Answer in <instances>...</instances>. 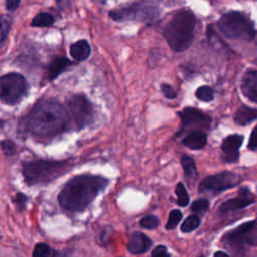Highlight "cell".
I'll return each instance as SVG.
<instances>
[{
  "label": "cell",
  "mask_w": 257,
  "mask_h": 257,
  "mask_svg": "<svg viewBox=\"0 0 257 257\" xmlns=\"http://www.w3.org/2000/svg\"><path fill=\"white\" fill-rule=\"evenodd\" d=\"M69 115L66 108L54 100H44L27 115L26 130L38 138H53L67 130Z\"/></svg>",
  "instance_id": "2"
},
{
  "label": "cell",
  "mask_w": 257,
  "mask_h": 257,
  "mask_svg": "<svg viewBox=\"0 0 257 257\" xmlns=\"http://www.w3.org/2000/svg\"><path fill=\"white\" fill-rule=\"evenodd\" d=\"M181 164H182V167L184 169L185 176L189 179L194 178L195 175H196L195 161L191 157H189L187 155H183L182 158H181Z\"/></svg>",
  "instance_id": "21"
},
{
  "label": "cell",
  "mask_w": 257,
  "mask_h": 257,
  "mask_svg": "<svg viewBox=\"0 0 257 257\" xmlns=\"http://www.w3.org/2000/svg\"><path fill=\"white\" fill-rule=\"evenodd\" d=\"M248 149L250 150H255L257 149V125L254 127L252 131L249 143H248Z\"/></svg>",
  "instance_id": "34"
},
{
  "label": "cell",
  "mask_w": 257,
  "mask_h": 257,
  "mask_svg": "<svg viewBox=\"0 0 257 257\" xmlns=\"http://www.w3.org/2000/svg\"><path fill=\"white\" fill-rule=\"evenodd\" d=\"M179 116L181 118V130L177 134L179 136L186 128L198 127V128H207L210 126L211 117L204 113L202 110L195 107H185L179 111Z\"/></svg>",
  "instance_id": "11"
},
{
  "label": "cell",
  "mask_w": 257,
  "mask_h": 257,
  "mask_svg": "<svg viewBox=\"0 0 257 257\" xmlns=\"http://www.w3.org/2000/svg\"><path fill=\"white\" fill-rule=\"evenodd\" d=\"M196 96L199 100L209 102L214 99V91L210 86L203 85L196 90Z\"/></svg>",
  "instance_id": "25"
},
{
  "label": "cell",
  "mask_w": 257,
  "mask_h": 257,
  "mask_svg": "<svg viewBox=\"0 0 257 257\" xmlns=\"http://www.w3.org/2000/svg\"><path fill=\"white\" fill-rule=\"evenodd\" d=\"M199 225H200V219L195 215H191L181 225V231L183 233H189L197 229Z\"/></svg>",
  "instance_id": "24"
},
{
  "label": "cell",
  "mask_w": 257,
  "mask_h": 257,
  "mask_svg": "<svg viewBox=\"0 0 257 257\" xmlns=\"http://www.w3.org/2000/svg\"><path fill=\"white\" fill-rule=\"evenodd\" d=\"M0 147H1L2 151H3V153H4L5 155H7V156H11V155L15 154V152H16V146H15V144H14L12 141H10V140H4V141H2V142L0 143Z\"/></svg>",
  "instance_id": "31"
},
{
  "label": "cell",
  "mask_w": 257,
  "mask_h": 257,
  "mask_svg": "<svg viewBox=\"0 0 257 257\" xmlns=\"http://www.w3.org/2000/svg\"><path fill=\"white\" fill-rule=\"evenodd\" d=\"M27 201H28V197L26 195H24L23 193L19 192L17 193L13 199H12V202L16 205V207L19 209V210H24L25 207H26V204H27Z\"/></svg>",
  "instance_id": "30"
},
{
  "label": "cell",
  "mask_w": 257,
  "mask_h": 257,
  "mask_svg": "<svg viewBox=\"0 0 257 257\" xmlns=\"http://www.w3.org/2000/svg\"><path fill=\"white\" fill-rule=\"evenodd\" d=\"M68 110L77 128H83L93 121L94 109L92 103L83 94H75L68 100Z\"/></svg>",
  "instance_id": "10"
},
{
  "label": "cell",
  "mask_w": 257,
  "mask_h": 257,
  "mask_svg": "<svg viewBox=\"0 0 257 257\" xmlns=\"http://www.w3.org/2000/svg\"><path fill=\"white\" fill-rule=\"evenodd\" d=\"M70 170V162L34 160L22 164V175L29 186L45 185Z\"/></svg>",
  "instance_id": "4"
},
{
  "label": "cell",
  "mask_w": 257,
  "mask_h": 257,
  "mask_svg": "<svg viewBox=\"0 0 257 257\" xmlns=\"http://www.w3.org/2000/svg\"><path fill=\"white\" fill-rule=\"evenodd\" d=\"M90 52H91L90 45L84 39H80V40L72 43L69 48L70 56L73 59H75L76 61L85 60L89 56Z\"/></svg>",
  "instance_id": "18"
},
{
  "label": "cell",
  "mask_w": 257,
  "mask_h": 257,
  "mask_svg": "<svg viewBox=\"0 0 257 257\" xmlns=\"http://www.w3.org/2000/svg\"><path fill=\"white\" fill-rule=\"evenodd\" d=\"M96 1H97V2H99V3H101V4H104L106 0H96Z\"/></svg>",
  "instance_id": "38"
},
{
  "label": "cell",
  "mask_w": 257,
  "mask_h": 257,
  "mask_svg": "<svg viewBox=\"0 0 257 257\" xmlns=\"http://www.w3.org/2000/svg\"><path fill=\"white\" fill-rule=\"evenodd\" d=\"M257 119V108L241 105L234 114V121L239 125H247Z\"/></svg>",
  "instance_id": "17"
},
{
  "label": "cell",
  "mask_w": 257,
  "mask_h": 257,
  "mask_svg": "<svg viewBox=\"0 0 257 257\" xmlns=\"http://www.w3.org/2000/svg\"><path fill=\"white\" fill-rule=\"evenodd\" d=\"M56 2H57L58 7L62 10L68 8L70 5V0H56Z\"/></svg>",
  "instance_id": "36"
},
{
  "label": "cell",
  "mask_w": 257,
  "mask_h": 257,
  "mask_svg": "<svg viewBox=\"0 0 257 257\" xmlns=\"http://www.w3.org/2000/svg\"><path fill=\"white\" fill-rule=\"evenodd\" d=\"M254 202H255L254 198H252L251 195L247 196V195L240 194V196H238L236 198H233V199L223 202L219 207V213L226 214V213H229L232 211L243 209V208L253 204Z\"/></svg>",
  "instance_id": "15"
},
{
  "label": "cell",
  "mask_w": 257,
  "mask_h": 257,
  "mask_svg": "<svg viewBox=\"0 0 257 257\" xmlns=\"http://www.w3.org/2000/svg\"><path fill=\"white\" fill-rule=\"evenodd\" d=\"M218 27L228 38L250 41L256 35L253 22L242 12L229 11L221 16Z\"/></svg>",
  "instance_id": "5"
},
{
  "label": "cell",
  "mask_w": 257,
  "mask_h": 257,
  "mask_svg": "<svg viewBox=\"0 0 257 257\" xmlns=\"http://www.w3.org/2000/svg\"><path fill=\"white\" fill-rule=\"evenodd\" d=\"M72 64H73V62L70 61L66 57H55L48 65L49 80L55 79L57 76H59L63 71H65Z\"/></svg>",
  "instance_id": "19"
},
{
  "label": "cell",
  "mask_w": 257,
  "mask_h": 257,
  "mask_svg": "<svg viewBox=\"0 0 257 257\" xmlns=\"http://www.w3.org/2000/svg\"><path fill=\"white\" fill-rule=\"evenodd\" d=\"M27 92L25 77L16 72H10L0 76V101L14 105L18 103Z\"/></svg>",
  "instance_id": "7"
},
{
  "label": "cell",
  "mask_w": 257,
  "mask_h": 257,
  "mask_svg": "<svg viewBox=\"0 0 257 257\" xmlns=\"http://www.w3.org/2000/svg\"><path fill=\"white\" fill-rule=\"evenodd\" d=\"M159 8L151 2H138L127 7L113 9L109 12V17L115 21L138 20L143 22L154 21L159 16Z\"/></svg>",
  "instance_id": "8"
},
{
  "label": "cell",
  "mask_w": 257,
  "mask_h": 257,
  "mask_svg": "<svg viewBox=\"0 0 257 257\" xmlns=\"http://www.w3.org/2000/svg\"><path fill=\"white\" fill-rule=\"evenodd\" d=\"M54 23V17L47 12H40L32 19L31 26L34 27H46Z\"/></svg>",
  "instance_id": "20"
},
{
  "label": "cell",
  "mask_w": 257,
  "mask_h": 257,
  "mask_svg": "<svg viewBox=\"0 0 257 257\" xmlns=\"http://www.w3.org/2000/svg\"><path fill=\"white\" fill-rule=\"evenodd\" d=\"M222 244L230 251L240 253L248 247H257V222L250 221L241 224L227 232L222 237Z\"/></svg>",
  "instance_id": "6"
},
{
  "label": "cell",
  "mask_w": 257,
  "mask_h": 257,
  "mask_svg": "<svg viewBox=\"0 0 257 257\" xmlns=\"http://www.w3.org/2000/svg\"><path fill=\"white\" fill-rule=\"evenodd\" d=\"M159 224H160L159 218L154 215H147L140 220V226L144 229L152 230V229L157 228L159 226Z\"/></svg>",
  "instance_id": "28"
},
{
  "label": "cell",
  "mask_w": 257,
  "mask_h": 257,
  "mask_svg": "<svg viewBox=\"0 0 257 257\" xmlns=\"http://www.w3.org/2000/svg\"><path fill=\"white\" fill-rule=\"evenodd\" d=\"M152 246V240L141 232L133 233L127 242V250L131 254L139 255L147 252Z\"/></svg>",
  "instance_id": "14"
},
{
  "label": "cell",
  "mask_w": 257,
  "mask_h": 257,
  "mask_svg": "<svg viewBox=\"0 0 257 257\" xmlns=\"http://www.w3.org/2000/svg\"><path fill=\"white\" fill-rule=\"evenodd\" d=\"M243 95L252 102L257 103V69H247L241 78Z\"/></svg>",
  "instance_id": "13"
},
{
  "label": "cell",
  "mask_w": 257,
  "mask_h": 257,
  "mask_svg": "<svg viewBox=\"0 0 257 257\" xmlns=\"http://www.w3.org/2000/svg\"><path fill=\"white\" fill-rule=\"evenodd\" d=\"M20 1L21 0H6V8L9 11H13L19 6Z\"/></svg>",
  "instance_id": "35"
},
{
  "label": "cell",
  "mask_w": 257,
  "mask_h": 257,
  "mask_svg": "<svg viewBox=\"0 0 257 257\" xmlns=\"http://www.w3.org/2000/svg\"><path fill=\"white\" fill-rule=\"evenodd\" d=\"M152 256H154V257H163V256L169 257L170 254L168 253L167 248H166L165 246L159 245V246H157V247L152 251Z\"/></svg>",
  "instance_id": "33"
},
{
  "label": "cell",
  "mask_w": 257,
  "mask_h": 257,
  "mask_svg": "<svg viewBox=\"0 0 257 257\" xmlns=\"http://www.w3.org/2000/svg\"><path fill=\"white\" fill-rule=\"evenodd\" d=\"M176 195L178 197V205L181 207H186L189 204L190 198L187 192L186 187L184 186L183 183H179L175 189Z\"/></svg>",
  "instance_id": "23"
},
{
  "label": "cell",
  "mask_w": 257,
  "mask_h": 257,
  "mask_svg": "<svg viewBox=\"0 0 257 257\" xmlns=\"http://www.w3.org/2000/svg\"><path fill=\"white\" fill-rule=\"evenodd\" d=\"M11 17L8 14L0 15V43L6 38L10 26H11Z\"/></svg>",
  "instance_id": "26"
},
{
  "label": "cell",
  "mask_w": 257,
  "mask_h": 257,
  "mask_svg": "<svg viewBox=\"0 0 257 257\" xmlns=\"http://www.w3.org/2000/svg\"><path fill=\"white\" fill-rule=\"evenodd\" d=\"M161 90H162L163 94L169 99H174L177 97V92L174 90V88L171 85H169L167 83H162Z\"/></svg>",
  "instance_id": "32"
},
{
  "label": "cell",
  "mask_w": 257,
  "mask_h": 257,
  "mask_svg": "<svg viewBox=\"0 0 257 257\" xmlns=\"http://www.w3.org/2000/svg\"><path fill=\"white\" fill-rule=\"evenodd\" d=\"M244 137L242 135H230L221 144V159L225 163H235L239 159V149L242 146Z\"/></svg>",
  "instance_id": "12"
},
{
  "label": "cell",
  "mask_w": 257,
  "mask_h": 257,
  "mask_svg": "<svg viewBox=\"0 0 257 257\" xmlns=\"http://www.w3.org/2000/svg\"><path fill=\"white\" fill-rule=\"evenodd\" d=\"M183 215H182V212L180 210H172L169 214V219L167 221V224H166V229L167 230H172V229H175L177 227V225L180 223L181 219H182Z\"/></svg>",
  "instance_id": "27"
},
{
  "label": "cell",
  "mask_w": 257,
  "mask_h": 257,
  "mask_svg": "<svg viewBox=\"0 0 257 257\" xmlns=\"http://www.w3.org/2000/svg\"><path fill=\"white\" fill-rule=\"evenodd\" d=\"M56 254L57 252L55 250L51 249L48 245L44 243L36 244L32 252L33 257H48V256H54Z\"/></svg>",
  "instance_id": "22"
},
{
  "label": "cell",
  "mask_w": 257,
  "mask_h": 257,
  "mask_svg": "<svg viewBox=\"0 0 257 257\" xmlns=\"http://www.w3.org/2000/svg\"><path fill=\"white\" fill-rule=\"evenodd\" d=\"M241 177L233 172H221L213 176H208L199 185V192L204 194H219L223 191L238 186Z\"/></svg>",
  "instance_id": "9"
},
{
  "label": "cell",
  "mask_w": 257,
  "mask_h": 257,
  "mask_svg": "<svg viewBox=\"0 0 257 257\" xmlns=\"http://www.w3.org/2000/svg\"><path fill=\"white\" fill-rule=\"evenodd\" d=\"M207 143V135L201 131H194L188 134L182 144L191 150H201Z\"/></svg>",
  "instance_id": "16"
},
{
  "label": "cell",
  "mask_w": 257,
  "mask_h": 257,
  "mask_svg": "<svg viewBox=\"0 0 257 257\" xmlns=\"http://www.w3.org/2000/svg\"><path fill=\"white\" fill-rule=\"evenodd\" d=\"M109 180L97 175H78L70 179L58 195L60 207L69 212L84 211L103 191Z\"/></svg>",
  "instance_id": "1"
},
{
  "label": "cell",
  "mask_w": 257,
  "mask_h": 257,
  "mask_svg": "<svg viewBox=\"0 0 257 257\" xmlns=\"http://www.w3.org/2000/svg\"><path fill=\"white\" fill-rule=\"evenodd\" d=\"M209 208V202L206 199H198L191 205V211L197 214H203Z\"/></svg>",
  "instance_id": "29"
},
{
  "label": "cell",
  "mask_w": 257,
  "mask_h": 257,
  "mask_svg": "<svg viewBox=\"0 0 257 257\" xmlns=\"http://www.w3.org/2000/svg\"><path fill=\"white\" fill-rule=\"evenodd\" d=\"M214 256H225V257H227L228 254L226 252H223V251H218L214 254Z\"/></svg>",
  "instance_id": "37"
},
{
  "label": "cell",
  "mask_w": 257,
  "mask_h": 257,
  "mask_svg": "<svg viewBox=\"0 0 257 257\" xmlns=\"http://www.w3.org/2000/svg\"><path fill=\"white\" fill-rule=\"evenodd\" d=\"M196 17L190 10L176 12L164 29V36L170 47L177 52L186 50L192 43Z\"/></svg>",
  "instance_id": "3"
}]
</instances>
